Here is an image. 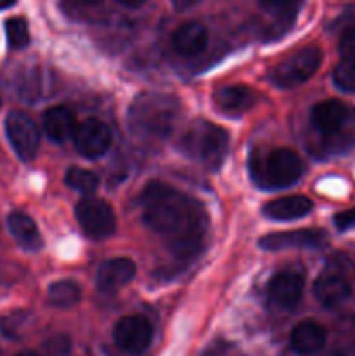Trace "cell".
Returning <instances> with one entry per match:
<instances>
[{
    "label": "cell",
    "instance_id": "obj_1",
    "mask_svg": "<svg viewBox=\"0 0 355 356\" xmlns=\"http://www.w3.org/2000/svg\"><path fill=\"white\" fill-rule=\"evenodd\" d=\"M139 200L146 226L166 240L174 256L187 259L202 249L207 214L195 198L169 184L152 181L141 191Z\"/></svg>",
    "mask_w": 355,
    "mask_h": 356
},
{
    "label": "cell",
    "instance_id": "obj_2",
    "mask_svg": "<svg viewBox=\"0 0 355 356\" xmlns=\"http://www.w3.org/2000/svg\"><path fill=\"white\" fill-rule=\"evenodd\" d=\"M181 115L176 96L160 92H143L129 106V131L139 139H166L174 131Z\"/></svg>",
    "mask_w": 355,
    "mask_h": 356
},
{
    "label": "cell",
    "instance_id": "obj_3",
    "mask_svg": "<svg viewBox=\"0 0 355 356\" xmlns=\"http://www.w3.org/2000/svg\"><path fill=\"white\" fill-rule=\"evenodd\" d=\"M312 125L322 139V149L338 155L355 146V106L340 99H327L312 110Z\"/></svg>",
    "mask_w": 355,
    "mask_h": 356
},
{
    "label": "cell",
    "instance_id": "obj_4",
    "mask_svg": "<svg viewBox=\"0 0 355 356\" xmlns=\"http://www.w3.org/2000/svg\"><path fill=\"white\" fill-rule=\"evenodd\" d=\"M228 145L230 136L225 129L212 122L197 120L181 134L178 148L204 169L216 170L225 162Z\"/></svg>",
    "mask_w": 355,
    "mask_h": 356
},
{
    "label": "cell",
    "instance_id": "obj_5",
    "mask_svg": "<svg viewBox=\"0 0 355 356\" xmlns=\"http://www.w3.org/2000/svg\"><path fill=\"white\" fill-rule=\"evenodd\" d=\"M251 176L268 190L289 188L303 174V162L296 152L289 148H277L268 153L265 159H251Z\"/></svg>",
    "mask_w": 355,
    "mask_h": 356
},
{
    "label": "cell",
    "instance_id": "obj_6",
    "mask_svg": "<svg viewBox=\"0 0 355 356\" xmlns=\"http://www.w3.org/2000/svg\"><path fill=\"white\" fill-rule=\"evenodd\" d=\"M322 51L317 45H306L287 56L270 72V82L281 89H292L312 79L322 65Z\"/></svg>",
    "mask_w": 355,
    "mask_h": 356
},
{
    "label": "cell",
    "instance_id": "obj_7",
    "mask_svg": "<svg viewBox=\"0 0 355 356\" xmlns=\"http://www.w3.org/2000/svg\"><path fill=\"white\" fill-rule=\"evenodd\" d=\"M75 218L82 232L94 240L113 235L117 228L115 212L108 202L97 197H84L75 207Z\"/></svg>",
    "mask_w": 355,
    "mask_h": 356
},
{
    "label": "cell",
    "instance_id": "obj_8",
    "mask_svg": "<svg viewBox=\"0 0 355 356\" xmlns=\"http://www.w3.org/2000/svg\"><path fill=\"white\" fill-rule=\"evenodd\" d=\"M6 136L14 153L23 162H30L37 156L40 146V132L37 124L24 111H9L6 117Z\"/></svg>",
    "mask_w": 355,
    "mask_h": 356
},
{
    "label": "cell",
    "instance_id": "obj_9",
    "mask_svg": "<svg viewBox=\"0 0 355 356\" xmlns=\"http://www.w3.org/2000/svg\"><path fill=\"white\" fill-rule=\"evenodd\" d=\"M77 152L86 159H100L108 152L111 145V132L104 122L100 118H84L77 124L73 134Z\"/></svg>",
    "mask_w": 355,
    "mask_h": 356
},
{
    "label": "cell",
    "instance_id": "obj_10",
    "mask_svg": "<svg viewBox=\"0 0 355 356\" xmlns=\"http://www.w3.org/2000/svg\"><path fill=\"white\" fill-rule=\"evenodd\" d=\"M153 339V329L143 316H124L113 329V341L117 348L131 355H139L150 346Z\"/></svg>",
    "mask_w": 355,
    "mask_h": 356
},
{
    "label": "cell",
    "instance_id": "obj_11",
    "mask_svg": "<svg viewBox=\"0 0 355 356\" xmlns=\"http://www.w3.org/2000/svg\"><path fill=\"white\" fill-rule=\"evenodd\" d=\"M327 240V233L322 229H294V232L270 233L260 240V249L285 250V249H317L322 247Z\"/></svg>",
    "mask_w": 355,
    "mask_h": 356
},
{
    "label": "cell",
    "instance_id": "obj_12",
    "mask_svg": "<svg viewBox=\"0 0 355 356\" xmlns=\"http://www.w3.org/2000/svg\"><path fill=\"white\" fill-rule=\"evenodd\" d=\"M305 289L303 273L294 270H282L274 275L268 284V296L270 301L278 308H294L299 302Z\"/></svg>",
    "mask_w": 355,
    "mask_h": 356
},
{
    "label": "cell",
    "instance_id": "obj_13",
    "mask_svg": "<svg viewBox=\"0 0 355 356\" xmlns=\"http://www.w3.org/2000/svg\"><path fill=\"white\" fill-rule=\"evenodd\" d=\"M352 294V284L341 271L327 270L313 284V296L324 308L343 305Z\"/></svg>",
    "mask_w": 355,
    "mask_h": 356
},
{
    "label": "cell",
    "instance_id": "obj_14",
    "mask_svg": "<svg viewBox=\"0 0 355 356\" xmlns=\"http://www.w3.org/2000/svg\"><path fill=\"white\" fill-rule=\"evenodd\" d=\"M136 275V263L129 257L104 261L96 275V287L101 292H115L127 285Z\"/></svg>",
    "mask_w": 355,
    "mask_h": 356
},
{
    "label": "cell",
    "instance_id": "obj_15",
    "mask_svg": "<svg viewBox=\"0 0 355 356\" xmlns=\"http://www.w3.org/2000/svg\"><path fill=\"white\" fill-rule=\"evenodd\" d=\"M313 204L308 197L291 195V197L275 198L263 205V216L271 221H294L312 212Z\"/></svg>",
    "mask_w": 355,
    "mask_h": 356
},
{
    "label": "cell",
    "instance_id": "obj_16",
    "mask_svg": "<svg viewBox=\"0 0 355 356\" xmlns=\"http://www.w3.org/2000/svg\"><path fill=\"white\" fill-rule=\"evenodd\" d=\"M207 28L198 21H184L173 33V45L180 54H200L207 47Z\"/></svg>",
    "mask_w": 355,
    "mask_h": 356
},
{
    "label": "cell",
    "instance_id": "obj_17",
    "mask_svg": "<svg viewBox=\"0 0 355 356\" xmlns=\"http://www.w3.org/2000/svg\"><path fill=\"white\" fill-rule=\"evenodd\" d=\"M326 329L312 320L298 323L291 332V348L299 355H317L326 346Z\"/></svg>",
    "mask_w": 355,
    "mask_h": 356
},
{
    "label": "cell",
    "instance_id": "obj_18",
    "mask_svg": "<svg viewBox=\"0 0 355 356\" xmlns=\"http://www.w3.org/2000/svg\"><path fill=\"white\" fill-rule=\"evenodd\" d=\"M256 92L246 86H225L214 92V103L230 115H240L256 104Z\"/></svg>",
    "mask_w": 355,
    "mask_h": 356
},
{
    "label": "cell",
    "instance_id": "obj_19",
    "mask_svg": "<svg viewBox=\"0 0 355 356\" xmlns=\"http://www.w3.org/2000/svg\"><path fill=\"white\" fill-rule=\"evenodd\" d=\"M7 228H9L14 240H16L24 250L35 252V250H40L42 245H44L37 225H35L33 219L28 214H24V212H10V214L7 216Z\"/></svg>",
    "mask_w": 355,
    "mask_h": 356
},
{
    "label": "cell",
    "instance_id": "obj_20",
    "mask_svg": "<svg viewBox=\"0 0 355 356\" xmlns=\"http://www.w3.org/2000/svg\"><path fill=\"white\" fill-rule=\"evenodd\" d=\"M42 124H44V131L47 138L54 143H65L68 139H73L77 129L75 117L66 106L49 108L44 113Z\"/></svg>",
    "mask_w": 355,
    "mask_h": 356
},
{
    "label": "cell",
    "instance_id": "obj_21",
    "mask_svg": "<svg viewBox=\"0 0 355 356\" xmlns=\"http://www.w3.org/2000/svg\"><path fill=\"white\" fill-rule=\"evenodd\" d=\"M82 298L79 284L73 280H58L49 285L47 289V301L54 308H72Z\"/></svg>",
    "mask_w": 355,
    "mask_h": 356
},
{
    "label": "cell",
    "instance_id": "obj_22",
    "mask_svg": "<svg viewBox=\"0 0 355 356\" xmlns=\"http://www.w3.org/2000/svg\"><path fill=\"white\" fill-rule=\"evenodd\" d=\"M65 183L72 190L79 191V193L86 195V197H90L97 190V186H100V177L93 170L70 167L65 174Z\"/></svg>",
    "mask_w": 355,
    "mask_h": 356
},
{
    "label": "cell",
    "instance_id": "obj_23",
    "mask_svg": "<svg viewBox=\"0 0 355 356\" xmlns=\"http://www.w3.org/2000/svg\"><path fill=\"white\" fill-rule=\"evenodd\" d=\"M3 26H6V38L10 49L21 51V49L28 47L30 30H28V23L24 17H9Z\"/></svg>",
    "mask_w": 355,
    "mask_h": 356
},
{
    "label": "cell",
    "instance_id": "obj_24",
    "mask_svg": "<svg viewBox=\"0 0 355 356\" xmlns=\"http://www.w3.org/2000/svg\"><path fill=\"white\" fill-rule=\"evenodd\" d=\"M333 83L341 92L355 94V59H343L333 70Z\"/></svg>",
    "mask_w": 355,
    "mask_h": 356
},
{
    "label": "cell",
    "instance_id": "obj_25",
    "mask_svg": "<svg viewBox=\"0 0 355 356\" xmlns=\"http://www.w3.org/2000/svg\"><path fill=\"white\" fill-rule=\"evenodd\" d=\"M23 322H24V318H23V313L21 312L9 313V315H6L0 318V332H2V336L16 339L17 332H19V325Z\"/></svg>",
    "mask_w": 355,
    "mask_h": 356
},
{
    "label": "cell",
    "instance_id": "obj_26",
    "mask_svg": "<svg viewBox=\"0 0 355 356\" xmlns=\"http://www.w3.org/2000/svg\"><path fill=\"white\" fill-rule=\"evenodd\" d=\"M340 52L345 59H355V24L347 28L341 35Z\"/></svg>",
    "mask_w": 355,
    "mask_h": 356
},
{
    "label": "cell",
    "instance_id": "obj_27",
    "mask_svg": "<svg viewBox=\"0 0 355 356\" xmlns=\"http://www.w3.org/2000/svg\"><path fill=\"white\" fill-rule=\"evenodd\" d=\"M333 222L340 232H350V229H355V207L343 212H338L333 218Z\"/></svg>",
    "mask_w": 355,
    "mask_h": 356
},
{
    "label": "cell",
    "instance_id": "obj_28",
    "mask_svg": "<svg viewBox=\"0 0 355 356\" xmlns=\"http://www.w3.org/2000/svg\"><path fill=\"white\" fill-rule=\"evenodd\" d=\"M70 350V339L66 336H58V337H52L51 343H49V351L56 355H61L66 353Z\"/></svg>",
    "mask_w": 355,
    "mask_h": 356
},
{
    "label": "cell",
    "instance_id": "obj_29",
    "mask_svg": "<svg viewBox=\"0 0 355 356\" xmlns=\"http://www.w3.org/2000/svg\"><path fill=\"white\" fill-rule=\"evenodd\" d=\"M16 6V2H0V10L3 9H10V7Z\"/></svg>",
    "mask_w": 355,
    "mask_h": 356
},
{
    "label": "cell",
    "instance_id": "obj_30",
    "mask_svg": "<svg viewBox=\"0 0 355 356\" xmlns=\"http://www.w3.org/2000/svg\"><path fill=\"white\" fill-rule=\"evenodd\" d=\"M16 356H38L37 353H31V351H24V353H19V355H16Z\"/></svg>",
    "mask_w": 355,
    "mask_h": 356
},
{
    "label": "cell",
    "instance_id": "obj_31",
    "mask_svg": "<svg viewBox=\"0 0 355 356\" xmlns=\"http://www.w3.org/2000/svg\"><path fill=\"white\" fill-rule=\"evenodd\" d=\"M0 106H2V101H0Z\"/></svg>",
    "mask_w": 355,
    "mask_h": 356
}]
</instances>
